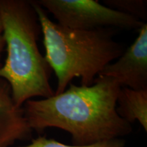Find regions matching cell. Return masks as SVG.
Here are the masks:
<instances>
[{"label":"cell","instance_id":"obj_1","mask_svg":"<svg viewBox=\"0 0 147 147\" xmlns=\"http://www.w3.org/2000/svg\"><path fill=\"white\" fill-rule=\"evenodd\" d=\"M121 88L114 79L98 76L91 86L70 83L59 94L27 101L24 114L32 131L61 129L70 134L72 145L123 138L131 133L132 127L116 109Z\"/></svg>","mask_w":147,"mask_h":147},{"label":"cell","instance_id":"obj_2","mask_svg":"<svg viewBox=\"0 0 147 147\" xmlns=\"http://www.w3.org/2000/svg\"><path fill=\"white\" fill-rule=\"evenodd\" d=\"M0 21L7 51L0 78L8 82L16 106L53 96L52 70L38 47L42 27L32 1L0 0Z\"/></svg>","mask_w":147,"mask_h":147},{"label":"cell","instance_id":"obj_3","mask_svg":"<svg viewBox=\"0 0 147 147\" xmlns=\"http://www.w3.org/2000/svg\"><path fill=\"white\" fill-rule=\"evenodd\" d=\"M32 3L41 25L45 57L57 78L55 94L63 92L77 77L81 80V85H92L104 67L125 50L114 39L113 29L66 28L51 21L36 1Z\"/></svg>","mask_w":147,"mask_h":147},{"label":"cell","instance_id":"obj_4","mask_svg":"<svg viewBox=\"0 0 147 147\" xmlns=\"http://www.w3.org/2000/svg\"><path fill=\"white\" fill-rule=\"evenodd\" d=\"M36 2L52 14L57 23L71 29L138 30L144 23L96 0H37Z\"/></svg>","mask_w":147,"mask_h":147},{"label":"cell","instance_id":"obj_5","mask_svg":"<svg viewBox=\"0 0 147 147\" xmlns=\"http://www.w3.org/2000/svg\"><path fill=\"white\" fill-rule=\"evenodd\" d=\"M99 76L109 77L121 87L147 90V24L138 29L134 42L119 57L108 64Z\"/></svg>","mask_w":147,"mask_h":147},{"label":"cell","instance_id":"obj_6","mask_svg":"<svg viewBox=\"0 0 147 147\" xmlns=\"http://www.w3.org/2000/svg\"><path fill=\"white\" fill-rule=\"evenodd\" d=\"M32 133L23 107L16 106L8 82L0 78V147L31 139Z\"/></svg>","mask_w":147,"mask_h":147},{"label":"cell","instance_id":"obj_7","mask_svg":"<svg viewBox=\"0 0 147 147\" xmlns=\"http://www.w3.org/2000/svg\"><path fill=\"white\" fill-rule=\"evenodd\" d=\"M116 109L118 115L129 123L138 121L147 131V90L121 87Z\"/></svg>","mask_w":147,"mask_h":147},{"label":"cell","instance_id":"obj_8","mask_svg":"<svg viewBox=\"0 0 147 147\" xmlns=\"http://www.w3.org/2000/svg\"><path fill=\"white\" fill-rule=\"evenodd\" d=\"M104 4L144 23L147 19L146 0H105Z\"/></svg>","mask_w":147,"mask_h":147},{"label":"cell","instance_id":"obj_9","mask_svg":"<svg viewBox=\"0 0 147 147\" xmlns=\"http://www.w3.org/2000/svg\"><path fill=\"white\" fill-rule=\"evenodd\" d=\"M125 140L123 138H114L100 141L91 144L76 146L64 144L54 138H48L45 136H39L36 138L32 139L29 144L16 147H125Z\"/></svg>","mask_w":147,"mask_h":147},{"label":"cell","instance_id":"obj_10","mask_svg":"<svg viewBox=\"0 0 147 147\" xmlns=\"http://www.w3.org/2000/svg\"><path fill=\"white\" fill-rule=\"evenodd\" d=\"M4 47H5V42H4V39H3V29H2V26H1V21H0V59H1V53L3 52ZM0 66H1V65H0Z\"/></svg>","mask_w":147,"mask_h":147}]
</instances>
